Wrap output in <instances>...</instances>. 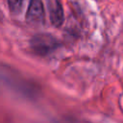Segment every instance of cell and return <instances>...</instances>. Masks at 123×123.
<instances>
[{
    "label": "cell",
    "instance_id": "1",
    "mask_svg": "<svg viewBox=\"0 0 123 123\" xmlns=\"http://www.w3.org/2000/svg\"><path fill=\"white\" fill-rule=\"evenodd\" d=\"M31 48L33 51L39 56H46L53 52L57 47H59L60 43L53 36L49 34H37L32 37Z\"/></svg>",
    "mask_w": 123,
    "mask_h": 123
},
{
    "label": "cell",
    "instance_id": "2",
    "mask_svg": "<svg viewBox=\"0 0 123 123\" xmlns=\"http://www.w3.org/2000/svg\"><path fill=\"white\" fill-rule=\"evenodd\" d=\"M26 21L32 26L44 23V8L41 0H30L26 12Z\"/></svg>",
    "mask_w": 123,
    "mask_h": 123
},
{
    "label": "cell",
    "instance_id": "3",
    "mask_svg": "<svg viewBox=\"0 0 123 123\" xmlns=\"http://www.w3.org/2000/svg\"><path fill=\"white\" fill-rule=\"evenodd\" d=\"M47 7L51 23L55 27H60L63 23V10L61 0H47Z\"/></svg>",
    "mask_w": 123,
    "mask_h": 123
},
{
    "label": "cell",
    "instance_id": "4",
    "mask_svg": "<svg viewBox=\"0 0 123 123\" xmlns=\"http://www.w3.org/2000/svg\"><path fill=\"white\" fill-rule=\"evenodd\" d=\"M23 0H8V5L10 8V11L12 13H18L21 10Z\"/></svg>",
    "mask_w": 123,
    "mask_h": 123
}]
</instances>
